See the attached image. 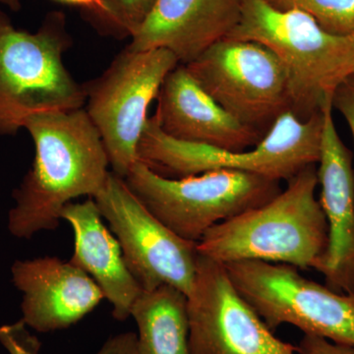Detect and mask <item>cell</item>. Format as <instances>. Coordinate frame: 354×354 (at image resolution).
<instances>
[{
  "instance_id": "cell-17",
  "label": "cell",
  "mask_w": 354,
  "mask_h": 354,
  "mask_svg": "<svg viewBox=\"0 0 354 354\" xmlns=\"http://www.w3.org/2000/svg\"><path fill=\"white\" fill-rule=\"evenodd\" d=\"M140 354H191L187 297L171 286L143 290L133 305Z\"/></svg>"
},
{
  "instance_id": "cell-7",
  "label": "cell",
  "mask_w": 354,
  "mask_h": 354,
  "mask_svg": "<svg viewBox=\"0 0 354 354\" xmlns=\"http://www.w3.org/2000/svg\"><path fill=\"white\" fill-rule=\"evenodd\" d=\"M179 64L165 48L121 51L100 78L84 85L88 118L97 128L113 174L124 178L138 160L148 111L167 76Z\"/></svg>"
},
{
  "instance_id": "cell-9",
  "label": "cell",
  "mask_w": 354,
  "mask_h": 354,
  "mask_svg": "<svg viewBox=\"0 0 354 354\" xmlns=\"http://www.w3.org/2000/svg\"><path fill=\"white\" fill-rule=\"evenodd\" d=\"M184 66L216 104L263 136L291 111L288 73L263 44L221 39Z\"/></svg>"
},
{
  "instance_id": "cell-11",
  "label": "cell",
  "mask_w": 354,
  "mask_h": 354,
  "mask_svg": "<svg viewBox=\"0 0 354 354\" xmlns=\"http://www.w3.org/2000/svg\"><path fill=\"white\" fill-rule=\"evenodd\" d=\"M186 297L191 354H298L241 297L225 265L199 254Z\"/></svg>"
},
{
  "instance_id": "cell-3",
  "label": "cell",
  "mask_w": 354,
  "mask_h": 354,
  "mask_svg": "<svg viewBox=\"0 0 354 354\" xmlns=\"http://www.w3.org/2000/svg\"><path fill=\"white\" fill-rule=\"evenodd\" d=\"M227 39L259 43L279 57L290 82L291 113L301 120L321 113L337 86L353 75L354 35L330 34L297 9L242 0L241 18Z\"/></svg>"
},
{
  "instance_id": "cell-12",
  "label": "cell",
  "mask_w": 354,
  "mask_h": 354,
  "mask_svg": "<svg viewBox=\"0 0 354 354\" xmlns=\"http://www.w3.org/2000/svg\"><path fill=\"white\" fill-rule=\"evenodd\" d=\"M333 102L322 109L323 129L319 158L320 202L329 228L327 250L316 271L335 292L354 295V171L333 118Z\"/></svg>"
},
{
  "instance_id": "cell-14",
  "label": "cell",
  "mask_w": 354,
  "mask_h": 354,
  "mask_svg": "<svg viewBox=\"0 0 354 354\" xmlns=\"http://www.w3.org/2000/svg\"><path fill=\"white\" fill-rule=\"evenodd\" d=\"M158 100L156 118L162 131L172 138L242 152L264 137L216 104L183 64L165 79Z\"/></svg>"
},
{
  "instance_id": "cell-25",
  "label": "cell",
  "mask_w": 354,
  "mask_h": 354,
  "mask_svg": "<svg viewBox=\"0 0 354 354\" xmlns=\"http://www.w3.org/2000/svg\"><path fill=\"white\" fill-rule=\"evenodd\" d=\"M0 6L8 7L13 11H18L21 8L20 0H0Z\"/></svg>"
},
{
  "instance_id": "cell-24",
  "label": "cell",
  "mask_w": 354,
  "mask_h": 354,
  "mask_svg": "<svg viewBox=\"0 0 354 354\" xmlns=\"http://www.w3.org/2000/svg\"><path fill=\"white\" fill-rule=\"evenodd\" d=\"M57 1L69 4V6L81 7L99 20H101L104 16V6L100 0H57Z\"/></svg>"
},
{
  "instance_id": "cell-2",
  "label": "cell",
  "mask_w": 354,
  "mask_h": 354,
  "mask_svg": "<svg viewBox=\"0 0 354 354\" xmlns=\"http://www.w3.org/2000/svg\"><path fill=\"white\" fill-rule=\"evenodd\" d=\"M318 184L316 165L304 167L269 202L209 228L198 253L223 265L263 261L316 270L329 242Z\"/></svg>"
},
{
  "instance_id": "cell-1",
  "label": "cell",
  "mask_w": 354,
  "mask_h": 354,
  "mask_svg": "<svg viewBox=\"0 0 354 354\" xmlns=\"http://www.w3.org/2000/svg\"><path fill=\"white\" fill-rule=\"evenodd\" d=\"M24 128L34 140L35 160L14 190L7 228L15 239H31L57 230L72 200L94 198L106 183L109 162L86 109L37 113Z\"/></svg>"
},
{
  "instance_id": "cell-13",
  "label": "cell",
  "mask_w": 354,
  "mask_h": 354,
  "mask_svg": "<svg viewBox=\"0 0 354 354\" xmlns=\"http://www.w3.org/2000/svg\"><path fill=\"white\" fill-rule=\"evenodd\" d=\"M10 271L22 293L21 320L36 332L67 329L104 299L90 276L55 256L15 261Z\"/></svg>"
},
{
  "instance_id": "cell-23",
  "label": "cell",
  "mask_w": 354,
  "mask_h": 354,
  "mask_svg": "<svg viewBox=\"0 0 354 354\" xmlns=\"http://www.w3.org/2000/svg\"><path fill=\"white\" fill-rule=\"evenodd\" d=\"M95 354H140L136 333H120L109 337Z\"/></svg>"
},
{
  "instance_id": "cell-18",
  "label": "cell",
  "mask_w": 354,
  "mask_h": 354,
  "mask_svg": "<svg viewBox=\"0 0 354 354\" xmlns=\"http://www.w3.org/2000/svg\"><path fill=\"white\" fill-rule=\"evenodd\" d=\"M279 10L308 14L321 27L337 36L354 35V0H266Z\"/></svg>"
},
{
  "instance_id": "cell-5",
  "label": "cell",
  "mask_w": 354,
  "mask_h": 354,
  "mask_svg": "<svg viewBox=\"0 0 354 354\" xmlns=\"http://www.w3.org/2000/svg\"><path fill=\"white\" fill-rule=\"evenodd\" d=\"M322 129V111L306 120L286 111L253 149L230 152L172 138L153 115L147 121L137 153L139 162L171 178L232 169L288 181L304 167L318 164Z\"/></svg>"
},
{
  "instance_id": "cell-26",
  "label": "cell",
  "mask_w": 354,
  "mask_h": 354,
  "mask_svg": "<svg viewBox=\"0 0 354 354\" xmlns=\"http://www.w3.org/2000/svg\"><path fill=\"white\" fill-rule=\"evenodd\" d=\"M353 75H354V68H353Z\"/></svg>"
},
{
  "instance_id": "cell-22",
  "label": "cell",
  "mask_w": 354,
  "mask_h": 354,
  "mask_svg": "<svg viewBox=\"0 0 354 354\" xmlns=\"http://www.w3.org/2000/svg\"><path fill=\"white\" fill-rule=\"evenodd\" d=\"M298 354H354V346L335 344L314 335H304L297 346Z\"/></svg>"
},
{
  "instance_id": "cell-19",
  "label": "cell",
  "mask_w": 354,
  "mask_h": 354,
  "mask_svg": "<svg viewBox=\"0 0 354 354\" xmlns=\"http://www.w3.org/2000/svg\"><path fill=\"white\" fill-rule=\"evenodd\" d=\"M104 6L101 22L118 38H132L155 3L156 0H100Z\"/></svg>"
},
{
  "instance_id": "cell-4",
  "label": "cell",
  "mask_w": 354,
  "mask_h": 354,
  "mask_svg": "<svg viewBox=\"0 0 354 354\" xmlns=\"http://www.w3.org/2000/svg\"><path fill=\"white\" fill-rule=\"evenodd\" d=\"M70 41L62 12L48 14L29 32L0 9V135L16 134L37 113L83 109L85 87L62 59Z\"/></svg>"
},
{
  "instance_id": "cell-10",
  "label": "cell",
  "mask_w": 354,
  "mask_h": 354,
  "mask_svg": "<svg viewBox=\"0 0 354 354\" xmlns=\"http://www.w3.org/2000/svg\"><path fill=\"white\" fill-rule=\"evenodd\" d=\"M93 199L143 290L167 285L189 293L199 257L197 242L181 239L165 227L135 196L124 178L113 171Z\"/></svg>"
},
{
  "instance_id": "cell-20",
  "label": "cell",
  "mask_w": 354,
  "mask_h": 354,
  "mask_svg": "<svg viewBox=\"0 0 354 354\" xmlns=\"http://www.w3.org/2000/svg\"><path fill=\"white\" fill-rule=\"evenodd\" d=\"M22 320L0 327V344L9 354H39L41 344Z\"/></svg>"
},
{
  "instance_id": "cell-21",
  "label": "cell",
  "mask_w": 354,
  "mask_h": 354,
  "mask_svg": "<svg viewBox=\"0 0 354 354\" xmlns=\"http://www.w3.org/2000/svg\"><path fill=\"white\" fill-rule=\"evenodd\" d=\"M333 108L337 109L348 123L354 142V75L344 79L335 88Z\"/></svg>"
},
{
  "instance_id": "cell-16",
  "label": "cell",
  "mask_w": 354,
  "mask_h": 354,
  "mask_svg": "<svg viewBox=\"0 0 354 354\" xmlns=\"http://www.w3.org/2000/svg\"><path fill=\"white\" fill-rule=\"evenodd\" d=\"M60 218L73 230L74 252L69 262L101 288L104 299L113 305V318L127 320L143 288L128 269L120 242L102 221L94 199L69 203Z\"/></svg>"
},
{
  "instance_id": "cell-6",
  "label": "cell",
  "mask_w": 354,
  "mask_h": 354,
  "mask_svg": "<svg viewBox=\"0 0 354 354\" xmlns=\"http://www.w3.org/2000/svg\"><path fill=\"white\" fill-rule=\"evenodd\" d=\"M124 180L165 227L193 242L214 225L262 206L281 191L279 181L257 174L216 169L171 178L139 160Z\"/></svg>"
},
{
  "instance_id": "cell-8",
  "label": "cell",
  "mask_w": 354,
  "mask_h": 354,
  "mask_svg": "<svg viewBox=\"0 0 354 354\" xmlns=\"http://www.w3.org/2000/svg\"><path fill=\"white\" fill-rule=\"evenodd\" d=\"M225 267L235 288L272 330L291 325L304 335L354 346V295L310 281L290 265L239 261Z\"/></svg>"
},
{
  "instance_id": "cell-15",
  "label": "cell",
  "mask_w": 354,
  "mask_h": 354,
  "mask_svg": "<svg viewBox=\"0 0 354 354\" xmlns=\"http://www.w3.org/2000/svg\"><path fill=\"white\" fill-rule=\"evenodd\" d=\"M242 0H156L127 48H165L185 65L221 39L241 18Z\"/></svg>"
}]
</instances>
